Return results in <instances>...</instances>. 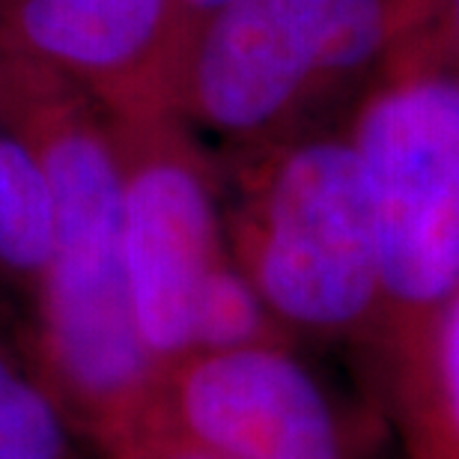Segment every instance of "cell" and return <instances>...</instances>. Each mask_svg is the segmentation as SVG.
Wrapping results in <instances>:
<instances>
[{"instance_id": "1", "label": "cell", "mask_w": 459, "mask_h": 459, "mask_svg": "<svg viewBox=\"0 0 459 459\" xmlns=\"http://www.w3.org/2000/svg\"><path fill=\"white\" fill-rule=\"evenodd\" d=\"M0 114L30 143L51 204L27 358L102 456L159 418L161 385L128 292L111 117L75 81L6 48Z\"/></svg>"}, {"instance_id": "2", "label": "cell", "mask_w": 459, "mask_h": 459, "mask_svg": "<svg viewBox=\"0 0 459 459\" xmlns=\"http://www.w3.org/2000/svg\"><path fill=\"white\" fill-rule=\"evenodd\" d=\"M230 254L299 346L355 358L379 323L373 209L343 123L215 150Z\"/></svg>"}, {"instance_id": "3", "label": "cell", "mask_w": 459, "mask_h": 459, "mask_svg": "<svg viewBox=\"0 0 459 459\" xmlns=\"http://www.w3.org/2000/svg\"><path fill=\"white\" fill-rule=\"evenodd\" d=\"M436 0H230L191 33L173 111L218 146L343 123Z\"/></svg>"}, {"instance_id": "4", "label": "cell", "mask_w": 459, "mask_h": 459, "mask_svg": "<svg viewBox=\"0 0 459 459\" xmlns=\"http://www.w3.org/2000/svg\"><path fill=\"white\" fill-rule=\"evenodd\" d=\"M379 247V323L361 373L459 287V72L429 22L343 117Z\"/></svg>"}, {"instance_id": "5", "label": "cell", "mask_w": 459, "mask_h": 459, "mask_svg": "<svg viewBox=\"0 0 459 459\" xmlns=\"http://www.w3.org/2000/svg\"><path fill=\"white\" fill-rule=\"evenodd\" d=\"M108 117L119 159L134 323L164 373L195 352L206 292L233 265L215 150L177 111Z\"/></svg>"}, {"instance_id": "6", "label": "cell", "mask_w": 459, "mask_h": 459, "mask_svg": "<svg viewBox=\"0 0 459 459\" xmlns=\"http://www.w3.org/2000/svg\"><path fill=\"white\" fill-rule=\"evenodd\" d=\"M159 418L224 459H373L299 346L179 358L161 373Z\"/></svg>"}, {"instance_id": "7", "label": "cell", "mask_w": 459, "mask_h": 459, "mask_svg": "<svg viewBox=\"0 0 459 459\" xmlns=\"http://www.w3.org/2000/svg\"><path fill=\"white\" fill-rule=\"evenodd\" d=\"M0 48L75 81L108 114L173 111L170 0H0Z\"/></svg>"}, {"instance_id": "8", "label": "cell", "mask_w": 459, "mask_h": 459, "mask_svg": "<svg viewBox=\"0 0 459 459\" xmlns=\"http://www.w3.org/2000/svg\"><path fill=\"white\" fill-rule=\"evenodd\" d=\"M364 382L394 459H459V287Z\"/></svg>"}, {"instance_id": "9", "label": "cell", "mask_w": 459, "mask_h": 459, "mask_svg": "<svg viewBox=\"0 0 459 459\" xmlns=\"http://www.w3.org/2000/svg\"><path fill=\"white\" fill-rule=\"evenodd\" d=\"M51 251V204L30 143L0 114V292L33 301Z\"/></svg>"}, {"instance_id": "10", "label": "cell", "mask_w": 459, "mask_h": 459, "mask_svg": "<svg viewBox=\"0 0 459 459\" xmlns=\"http://www.w3.org/2000/svg\"><path fill=\"white\" fill-rule=\"evenodd\" d=\"M0 459H99L30 358L0 337Z\"/></svg>"}, {"instance_id": "11", "label": "cell", "mask_w": 459, "mask_h": 459, "mask_svg": "<svg viewBox=\"0 0 459 459\" xmlns=\"http://www.w3.org/2000/svg\"><path fill=\"white\" fill-rule=\"evenodd\" d=\"M99 459H224L221 454L197 445L195 438L177 433L173 427L155 418L152 424L137 429L126 442H119Z\"/></svg>"}, {"instance_id": "12", "label": "cell", "mask_w": 459, "mask_h": 459, "mask_svg": "<svg viewBox=\"0 0 459 459\" xmlns=\"http://www.w3.org/2000/svg\"><path fill=\"white\" fill-rule=\"evenodd\" d=\"M224 4H230V0H170L173 30H177V51H179V57H182V48H186V42L191 39V33H195L209 15L218 13V9H221ZM177 66H179V60H177ZM173 78H177V75H173Z\"/></svg>"}, {"instance_id": "13", "label": "cell", "mask_w": 459, "mask_h": 459, "mask_svg": "<svg viewBox=\"0 0 459 459\" xmlns=\"http://www.w3.org/2000/svg\"><path fill=\"white\" fill-rule=\"evenodd\" d=\"M433 27L445 54L451 57L454 69L459 72V0H436Z\"/></svg>"}]
</instances>
